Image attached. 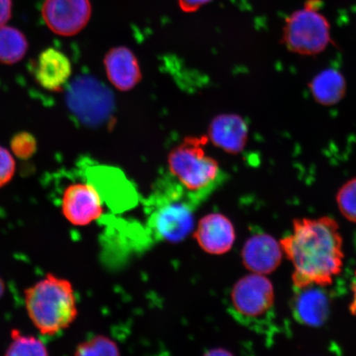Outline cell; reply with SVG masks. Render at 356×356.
I'll use <instances>...</instances> for the list:
<instances>
[{
    "mask_svg": "<svg viewBox=\"0 0 356 356\" xmlns=\"http://www.w3.org/2000/svg\"><path fill=\"white\" fill-rule=\"evenodd\" d=\"M351 293H353V299L350 302L349 310L351 314L356 316V270L353 284H351Z\"/></svg>",
    "mask_w": 356,
    "mask_h": 356,
    "instance_id": "d4e9b609",
    "label": "cell"
},
{
    "mask_svg": "<svg viewBox=\"0 0 356 356\" xmlns=\"http://www.w3.org/2000/svg\"><path fill=\"white\" fill-rule=\"evenodd\" d=\"M106 76L113 86L122 92L131 90L142 79L137 58L130 49H111L104 58Z\"/></svg>",
    "mask_w": 356,
    "mask_h": 356,
    "instance_id": "7c38bea8",
    "label": "cell"
},
{
    "mask_svg": "<svg viewBox=\"0 0 356 356\" xmlns=\"http://www.w3.org/2000/svg\"><path fill=\"white\" fill-rule=\"evenodd\" d=\"M209 137L213 145L225 152L238 154L247 145L248 124L238 115L221 114L212 120Z\"/></svg>",
    "mask_w": 356,
    "mask_h": 356,
    "instance_id": "4fadbf2b",
    "label": "cell"
},
{
    "mask_svg": "<svg viewBox=\"0 0 356 356\" xmlns=\"http://www.w3.org/2000/svg\"><path fill=\"white\" fill-rule=\"evenodd\" d=\"M75 355H119V347L109 337L97 335L79 343L75 350Z\"/></svg>",
    "mask_w": 356,
    "mask_h": 356,
    "instance_id": "d6986e66",
    "label": "cell"
},
{
    "mask_svg": "<svg viewBox=\"0 0 356 356\" xmlns=\"http://www.w3.org/2000/svg\"><path fill=\"white\" fill-rule=\"evenodd\" d=\"M28 50V39L20 30L6 25L0 26V64L17 63Z\"/></svg>",
    "mask_w": 356,
    "mask_h": 356,
    "instance_id": "e0dca14e",
    "label": "cell"
},
{
    "mask_svg": "<svg viewBox=\"0 0 356 356\" xmlns=\"http://www.w3.org/2000/svg\"><path fill=\"white\" fill-rule=\"evenodd\" d=\"M92 15L89 0H44L42 16L49 29L62 37L81 32Z\"/></svg>",
    "mask_w": 356,
    "mask_h": 356,
    "instance_id": "ba28073f",
    "label": "cell"
},
{
    "mask_svg": "<svg viewBox=\"0 0 356 356\" xmlns=\"http://www.w3.org/2000/svg\"><path fill=\"white\" fill-rule=\"evenodd\" d=\"M26 313L35 328L46 336L70 327L78 316L76 297L68 280L47 274L26 289Z\"/></svg>",
    "mask_w": 356,
    "mask_h": 356,
    "instance_id": "3957f363",
    "label": "cell"
},
{
    "mask_svg": "<svg viewBox=\"0 0 356 356\" xmlns=\"http://www.w3.org/2000/svg\"><path fill=\"white\" fill-rule=\"evenodd\" d=\"M193 237L204 252L224 255L233 248L236 233L233 222L220 213H209L198 222Z\"/></svg>",
    "mask_w": 356,
    "mask_h": 356,
    "instance_id": "8fae6325",
    "label": "cell"
},
{
    "mask_svg": "<svg viewBox=\"0 0 356 356\" xmlns=\"http://www.w3.org/2000/svg\"><path fill=\"white\" fill-rule=\"evenodd\" d=\"M197 204L175 177L159 181L147 204L148 228L153 237L170 243L184 241L195 229Z\"/></svg>",
    "mask_w": 356,
    "mask_h": 356,
    "instance_id": "7a4b0ae2",
    "label": "cell"
},
{
    "mask_svg": "<svg viewBox=\"0 0 356 356\" xmlns=\"http://www.w3.org/2000/svg\"><path fill=\"white\" fill-rule=\"evenodd\" d=\"M4 292H6V284H4L2 278L0 277V299L3 297Z\"/></svg>",
    "mask_w": 356,
    "mask_h": 356,
    "instance_id": "4316f807",
    "label": "cell"
},
{
    "mask_svg": "<svg viewBox=\"0 0 356 356\" xmlns=\"http://www.w3.org/2000/svg\"><path fill=\"white\" fill-rule=\"evenodd\" d=\"M11 149L16 157L26 160L37 152L38 143L35 137L29 132H19L13 137Z\"/></svg>",
    "mask_w": 356,
    "mask_h": 356,
    "instance_id": "44dd1931",
    "label": "cell"
},
{
    "mask_svg": "<svg viewBox=\"0 0 356 356\" xmlns=\"http://www.w3.org/2000/svg\"><path fill=\"white\" fill-rule=\"evenodd\" d=\"M207 355H231V353H229V351H226V350H224L222 349H216V350H213L212 351H210V353H207Z\"/></svg>",
    "mask_w": 356,
    "mask_h": 356,
    "instance_id": "484cf974",
    "label": "cell"
},
{
    "mask_svg": "<svg viewBox=\"0 0 356 356\" xmlns=\"http://www.w3.org/2000/svg\"><path fill=\"white\" fill-rule=\"evenodd\" d=\"M323 287L311 286L299 289L293 301V314L300 323L319 327L327 322L330 314V300Z\"/></svg>",
    "mask_w": 356,
    "mask_h": 356,
    "instance_id": "9a60e30c",
    "label": "cell"
},
{
    "mask_svg": "<svg viewBox=\"0 0 356 356\" xmlns=\"http://www.w3.org/2000/svg\"><path fill=\"white\" fill-rule=\"evenodd\" d=\"M65 99L70 113L86 127L101 126L113 111L109 89L89 75H81L69 84Z\"/></svg>",
    "mask_w": 356,
    "mask_h": 356,
    "instance_id": "8992f818",
    "label": "cell"
},
{
    "mask_svg": "<svg viewBox=\"0 0 356 356\" xmlns=\"http://www.w3.org/2000/svg\"><path fill=\"white\" fill-rule=\"evenodd\" d=\"M241 257L245 268L250 273L267 275L277 270L284 256L280 240L260 233L245 242Z\"/></svg>",
    "mask_w": 356,
    "mask_h": 356,
    "instance_id": "30bf717a",
    "label": "cell"
},
{
    "mask_svg": "<svg viewBox=\"0 0 356 356\" xmlns=\"http://www.w3.org/2000/svg\"><path fill=\"white\" fill-rule=\"evenodd\" d=\"M338 210L346 220L356 224V177L345 182L336 197Z\"/></svg>",
    "mask_w": 356,
    "mask_h": 356,
    "instance_id": "ffe728a7",
    "label": "cell"
},
{
    "mask_svg": "<svg viewBox=\"0 0 356 356\" xmlns=\"http://www.w3.org/2000/svg\"><path fill=\"white\" fill-rule=\"evenodd\" d=\"M229 300L231 314L238 322L257 321L273 308V284L266 275L251 273L234 284Z\"/></svg>",
    "mask_w": 356,
    "mask_h": 356,
    "instance_id": "52a82bcc",
    "label": "cell"
},
{
    "mask_svg": "<svg viewBox=\"0 0 356 356\" xmlns=\"http://www.w3.org/2000/svg\"><path fill=\"white\" fill-rule=\"evenodd\" d=\"M207 136H191L173 148L168 157L171 176L199 204L225 180L219 163L208 155Z\"/></svg>",
    "mask_w": 356,
    "mask_h": 356,
    "instance_id": "277c9868",
    "label": "cell"
},
{
    "mask_svg": "<svg viewBox=\"0 0 356 356\" xmlns=\"http://www.w3.org/2000/svg\"><path fill=\"white\" fill-rule=\"evenodd\" d=\"M284 256L293 266L292 282L299 289L327 287L344 265L343 238L330 216L293 220L291 234L280 239Z\"/></svg>",
    "mask_w": 356,
    "mask_h": 356,
    "instance_id": "6da1fadb",
    "label": "cell"
},
{
    "mask_svg": "<svg viewBox=\"0 0 356 356\" xmlns=\"http://www.w3.org/2000/svg\"><path fill=\"white\" fill-rule=\"evenodd\" d=\"M13 13V0H0V26L6 25Z\"/></svg>",
    "mask_w": 356,
    "mask_h": 356,
    "instance_id": "cb8c5ba5",
    "label": "cell"
},
{
    "mask_svg": "<svg viewBox=\"0 0 356 356\" xmlns=\"http://www.w3.org/2000/svg\"><path fill=\"white\" fill-rule=\"evenodd\" d=\"M16 171V163L12 154L0 146V188L10 182Z\"/></svg>",
    "mask_w": 356,
    "mask_h": 356,
    "instance_id": "7402d4cb",
    "label": "cell"
},
{
    "mask_svg": "<svg viewBox=\"0 0 356 356\" xmlns=\"http://www.w3.org/2000/svg\"><path fill=\"white\" fill-rule=\"evenodd\" d=\"M71 73L72 66L69 58L54 48L42 51L35 63V79L49 91H61L68 83Z\"/></svg>",
    "mask_w": 356,
    "mask_h": 356,
    "instance_id": "5bb4252c",
    "label": "cell"
},
{
    "mask_svg": "<svg viewBox=\"0 0 356 356\" xmlns=\"http://www.w3.org/2000/svg\"><path fill=\"white\" fill-rule=\"evenodd\" d=\"M61 210L70 224L86 226L102 216L104 202L99 191L91 182H77L65 188Z\"/></svg>",
    "mask_w": 356,
    "mask_h": 356,
    "instance_id": "9c48e42d",
    "label": "cell"
},
{
    "mask_svg": "<svg viewBox=\"0 0 356 356\" xmlns=\"http://www.w3.org/2000/svg\"><path fill=\"white\" fill-rule=\"evenodd\" d=\"M320 0H309L284 22L283 42L289 51L301 56L320 54L331 42V26L319 11Z\"/></svg>",
    "mask_w": 356,
    "mask_h": 356,
    "instance_id": "5b68a950",
    "label": "cell"
},
{
    "mask_svg": "<svg viewBox=\"0 0 356 356\" xmlns=\"http://www.w3.org/2000/svg\"><path fill=\"white\" fill-rule=\"evenodd\" d=\"M11 342L6 355H48V350L43 342L33 336L24 335L17 329L11 332Z\"/></svg>",
    "mask_w": 356,
    "mask_h": 356,
    "instance_id": "ac0fdd59",
    "label": "cell"
},
{
    "mask_svg": "<svg viewBox=\"0 0 356 356\" xmlns=\"http://www.w3.org/2000/svg\"><path fill=\"white\" fill-rule=\"evenodd\" d=\"M211 1V0H178V3L182 11L193 13Z\"/></svg>",
    "mask_w": 356,
    "mask_h": 356,
    "instance_id": "603a6c76",
    "label": "cell"
},
{
    "mask_svg": "<svg viewBox=\"0 0 356 356\" xmlns=\"http://www.w3.org/2000/svg\"><path fill=\"white\" fill-rule=\"evenodd\" d=\"M314 99L322 106H333L340 102L346 95V82L340 71L327 69L316 74L309 83Z\"/></svg>",
    "mask_w": 356,
    "mask_h": 356,
    "instance_id": "2e32d148",
    "label": "cell"
}]
</instances>
